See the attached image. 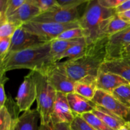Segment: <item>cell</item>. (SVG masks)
I'll list each match as a JSON object with an SVG mask.
<instances>
[{
  "label": "cell",
  "mask_w": 130,
  "mask_h": 130,
  "mask_svg": "<svg viewBox=\"0 0 130 130\" xmlns=\"http://www.w3.org/2000/svg\"><path fill=\"white\" fill-rule=\"evenodd\" d=\"M53 63L50 55V42L17 52H10L0 62V76L10 71L29 69L43 72Z\"/></svg>",
  "instance_id": "6da1fadb"
},
{
  "label": "cell",
  "mask_w": 130,
  "mask_h": 130,
  "mask_svg": "<svg viewBox=\"0 0 130 130\" xmlns=\"http://www.w3.org/2000/svg\"><path fill=\"white\" fill-rule=\"evenodd\" d=\"M108 37L88 44L86 52L81 57L63 62L67 72L76 81L90 76L97 77L102 65L106 60Z\"/></svg>",
  "instance_id": "7a4b0ae2"
},
{
  "label": "cell",
  "mask_w": 130,
  "mask_h": 130,
  "mask_svg": "<svg viewBox=\"0 0 130 130\" xmlns=\"http://www.w3.org/2000/svg\"><path fill=\"white\" fill-rule=\"evenodd\" d=\"M116 14V9L102 6L99 0H91L86 3L79 22L87 44L107 37L104 34L105 28L112 18Z\"/></svg>",
  "instance_id": "3957f363"
},
{
  "label": "cell",
  "mask_w": 130,
  "mask_h": 130,
  "mask_svg": "<svg viewBox=\"0 0 130 130\" xmlns=\"http://www.w3.org/2000/svg\"><path fill=\"white\" fill-rule=\"evenodd\" d=\"M36 85L37 108L40 116V124H50L57 91L44 73L32 71Z\"/></svg>",
  "instance_id": "277c9868"
},
{
  "label": "cell",
  "mask_w": 130,
  "mask_h": 130,
  "mask_svg": "<svg viewBox=\"0 0 130 130\" xmlns=\"http://www.w3.org/2000/svg\"><path fill=\"white\" fill-rule=\"evenodd\" d=\"M22 27L29 32L43 38L46 41L50 42L55 39L65 30L80 27V25L79 20L66 24L30 21L24 24Z\"/></svg>",
  "instance_id": "5b68a950"
},
{
  "label": "cell",
  "mask_w": 130,
  "mask_h": 130,
  "mask_svg": "<svg viewBox=\"0 0 130 130\" xmlns=\"http://www.w3.org/2000/svg\"><path fill=\"white\" fill-rule=\"evenodd\" d=\"M41 72L46 75L50 84L57 92L65 94L74 92L75 81L69 76L63 62L52 63Z\"/></svg>",
  "instance_id": "8992f818"
},
{
  "label": "cell",
  "mask_w": 130,
  "mask_h": 130,
  "mask_svg": "<svg viewBox=\"0 0 130 130\" xmlns=\"http://www.w3.org/2000/svg\"><path fill=\"white\" fill-rule=\"evenodd\" d=\"M36 85L33 76V72L30 71L24 77L18 90L16 104L19 112L30 109L32 104L36 100Z\"/></svg>",
  "instance_id": "52a82bcc"
},
{
  "label": "cell",
  "mask_w": 130,
  "mask_h": 130,
  "mask_svg": "<svg viewBox=\"0 0 130 130\" xmlns=\"http://www.w3.org/2000/svg\"><path fill=\"white\" fill-rule=\"evenodd\" d=\"M80 18L81 16L79 12L78 7L60 6L52 11L41 13L31 21L66 24L78 21Z\"/></svg>",
  "instance_id": "ba28073f"
},
{
  "label": "cell",
  "mask_w": 130,
  "mask_h": 130,
  "mask_svg": "<svg viewBox=\"0 0 130 130\" xmlns=\"http://www.w3.org/2000/svg\"><path fill=\"white\" fill-rule=\"evenodd\" d=\"M92 101L125 119L129 113L130 108L121 102L112 93L104 90L98 89Z\"/></svg>",
  "instance_id": "9c48e42d"
},
{
  "label": "cell",
  "mask_w": 130,
  "mask_h": 130,
  "mask_svg": "<svg viewBox=\"0 0 130 130\" xmlns=\"http://www.w3.org/2000/svg\"><path fill=\"white\" fill-rule=\"evenodd\" d=\"M47 42L43 38L29 32L20 26L11 37V46L8 53L22 50Z\"/></svg>",
  "instance_id": "30bf717a"
},
{
  "label": "cell",
  "mask_w": 130,
  "mask_h": 130,
  "mask_svg": "<svg viewBox=\"0 0 130 130\" xmlns=\"http://www.w3.org/2000/svg\"><path fill=\"white\" fill-rule=\"evenodd\" d=\"M76 114L70 107L67 94L57 92L52 116L51 125L58 123H70L74 120Z\"/></svg>",
  "instance_id": "8fae6325"
},
{
  "label": "cell",
  "mask_w": 130,
  "mask_h": 130,
  "mask_svg": "<svg viewBox=\"0 0 130 130\" xmlns=\"http://www.w3.org/2000/svg\"><path fill=\"white\" fill-rule=\"evenodd\" d=\"M130 44V26L108 37L106 60L121 58L123 48Z\"/></svg>",
  "instance_id": "7c38bea8"
},
{
  "label": "cell",
  "mask_w": 130,
  "mask_h": 130,
  "mask_svg": "<svg viewBox=\"0 0 130 130\" xmlns=\"http://www.w3.org/2000/svg\"><path fill=\"white\" fill-rule=\"evenodd\" d=\"M41 13L40 10L35 5L29 0L25 3L11 13L8 20L20 27L25 23L32 20L34 18Z\"/></svg>",
  "instance_id": "4fadbf2b"
},
{
  "label": "cell",
  "mask_w": 130,
  "mask_h": 130,
  "mask_svg": "<svg viewBox=\"0 0 130 130\" xmlns=\"http://www.w3.org/2000/svg\"><path fill=\"white\" fill-rule=\"evenodd\" d=\"M128 84H130L129 81L121 76L101 70H99L96 77L97 88L112 93L119 86Z\"/></svg>",
  "instance_id": "5bb4252c"
},
{
  "label": "cell",
  "mask_w": 130,
  "mask_h": 130,
  "mask_svg": "<svg viewBox=\"0 0 130 130\" xmlns=\"http://www.w3.org/2000/svg\"><path fill=\"white\" fill-rule=\"evenodd\" d=\"M100 70L119 75L130 83V57L105 60Z\"/></svg>",
  "instance_id": "9a60e30c"
},
{
  "label": "cell",
  "mask_w": 130,
  "mask_h": 130,
  "mask_svg": "<svg viewBox=\"0 0 130 130\" xmlns=\"http://www.w3.org/2000/svg\"><path fill=\"white\" fill-rule=\"evenodd\" d=\"M40 116L37 109H29L15 119L12 130H39Z\"/></svg>",
  "instance_id": "2e32d148"
},
{
  "label": "cell",
  "mask_w": 130,
  "mask_h": 130,
  "mask_svg": "<svg viewBox=\"0 0 130 130\" xmlns=\"http://www.w3.org/2000/svg\"><path fill=\"white\" fill-rule=\"evenodd\" d=\"M67 98L71 110L76 115L81 116L85 113L91 112L97 105L92 100L75 92L67 94Z\"/></svg>",
  "instance_id": "e0dca14e"
},
{
  "label": "cell",
  "mask_w": 130,
  "mask_h": 130,
  "mask_svg": "<svg viewBox=\"0 0 130 130\" xmlns=\"http://www.w3.org/2000/svg\"><path fill=\"white\" fill-rule=\"evenodd\" d=\"M92 112L114 130H119L126 123L125 119L99 105H96Z\"/></svg>",
  "instance_id": "ac0fdd59"
},
{
  "label": "cell",
  "mask_w": 130,
  "mask_h": 130,
  "mask_svg": "<svg viewBox=\"0 0 130 130\" xmlns=\"http://www.w3.org/2000/svg\"><path fill=\"white\" fill-rule=\"evenodd\" d=\"M98 90L96 77L90 76L77 81L74 83V92L92 100Z\"/></svg>",
  "instance_id": "d6986e66"
},
{
  "label": "cell",
  "mask_w": 130,
  "mask_h": 130,
  "mask_svg": "<svg viewBox=\"0 0 130 130\" xmlns=\"http://www.w3.org/2000/svg\"><path fill=\"white\" fill-rule=\"evenodd\" d=\"M82 38L73 40L53 39L50 41V55L53 62H60V58L70 47L81 41Z\"/></svg>",
  "instance_id": "ffe728a7"
},
{
  "label": "cell",
  "mask_w": 130,
  "mask_h": 130,
  "mask_svg": "<svg viewBox=\"0 0 130 130\" xmlns=\"http://www.w3.org/2000/svg\"><path fill=\"white\" fill-rule=\"evenodd\" d=\"M129 22L122 19L118 16V14H116L112 18L111 20L108 23L105 28L104 34L105 36L109 37L122 31L124 29L129 27Z\"/></svg>",
  "instance_id": "44dd1931"
},
{
  "label": "cell",
  "mask_w": 130,
  "mask_h": 130,
  "mask_svg": "<svg viewBox=\"0 0 130 130\" xmlns=\"http://www.w3.org/2000/svg\"><path fill=\"white\" fill-rule=\"evenodd\" d=\"M87 46L88 44L85 40V38H83L81 41L70 47L64 53H63L60 58V60L66 58L70 60L74 59L81 57L86 52Z\"/></svg>",
  "instance_id": "7402d4cb"
},
{
  "label": "cell",
  "mask_w": 130,
  "mask_h": 130,
  "mask_svg": "<svg viewBox=\"0 0 130 130\" xmlns=\"http://www.w3.org/2000/svg\"><path fill=\"white\" fill-rule=\"evenodd\" d=\"M15 119L6 105L0 108V130H12Z\"/></svg>",
  "instance_id": "603a6c76"
},
{
  "label": "cell",
  "mask_w": 130,
  "mask_h": 130,
  "mask_svg": "<svg viewBox=\"0 0 130 130\" xmlns=\"http://www.w3.org/2000/svg\"><path fill=\"white\" fill-rule=\"evenodd\" d=\"M81 116L96 130H114L108 126L103 121H102L92 112L82 114Z\"/></svg>",
  "instance_id": "cb8c5ba5"
},
{
  "label": "cell",
  "mask_w": 130,
  "mask_h": 130,
  "mask_svg": "<svg viewBox=\"0 0 130 130\" xmlns=\"http://www.w3.org/2000/svg\"><path fill=\"white\" fill-rule=\"evenodd\" d=\"M112 94L121 102L130 108V84L119 86L113 91Z\"/></svg>",
  "instance_id": "d4e9b609"
},
{
  "label": "cell",
  "mask_w": 130,
  "mask_h": 130,
  "mask_svg": "<svg viewBox=\"0 0 130 130\" xmlns=\"http://www.w3.org/2000/svg\"><path fill=\"white\" fill-rule=\"evenodd\" d=\"M19 27V26L10 22L8 19L0 20V38H11Z\"/></svg>",
  "instance_id": "484cf974"
},
{
  "label": "cell",
  "mask_w": 130,
  "mask_h": 130,
  "mask_svg": "<svg viewBox=\"0 0 130 130\" xmlns=\"http://www.w3.org/2000/svg\"><path fill=\"white\" fill-rule=\"evenodd\" d=\"M40 10L41 13L60 7L57 0H29Z\"/></svg>",
  "instance_id": "4316f807"
},
{
  "label": "cell",
  "mask_w": 130,
  "mask_h": 130,
  "mask_svg": "<svg viewBox=\"0 0 130 130\" xmlns=\"http://www.w3.org/2000/svg\"><path fill=\"white\" fill-rule=\"evenodd\" d=\"M84 38L83 29L81 27L70 29L60 34L55 39H62V40H73Z\"/></svg>",
  "instance_id": "83f0119b"
},
{
  "label": "cell",
  "mask_w": 130,
  "mask_h": 130,
  "mask_svg": "<svg viewBox=\"0 0 130 130\" xmlns=\"http://www.w3.org/2000/svg\"><path fill=\"white\" fill-rule=\"evenodd\" d=\"M70 128L71 130H96L81 115H76L74 120L70 123Z\"/></svg>",
  "instance_id": "f1b7e54d"
},
{
  "label": "cell",
  "mask_w": 130,
  "mask_h": 130,
  "mask_svg": "<svg viewBox=\"0 0 130 130\" xmlns=\"http://www.w3.org/2000/svg\"><path fill=\"white\" fill-rule=\"evenodd\" d=\"M11 38H0V62L5 58L10 50Z\"/></svg>",
  "instance_id": "f546056e"
},
{
  "label": "cell",
  "mask_w": 130,
  "mask_h": 130,
  "mask_svg": "<svg viewBox=\"0 0 130 130\" xmlns=\"http://www.w3.org/2000/svg\"><path fill=\"white\" fill-rule=\"evenodd\" d=\"M8 78L6 76V74L1 76V83H0V108L5 106L7 101L6 93H5V85Z\"/></svg>",
  "instance_id": "4dcf8cb0"
},
{
  "label": "cell",
  "mask_w": 130,
  "mask_h": 130,
  "mask_svg": "<svg viewBox=\"0 0 130 130\" xmlns=\"http://www.w3.org/2000/svg\"><path fill=\"white\" fill-rule=\"evenodd\" d=\"M25 1L26 0H9L7 10L6 12V18L8 17L15 10L20 7Z\"/></svg>",
  "instance_id": "1f68e13d"
},
{
  "label": "cell",
  "mask_w": 130,
  "mask_h": 130,
  "mask_svg": "<svg viewBox=\"0 0 130 130\" xmlns=\"http://www.w3.org/2000/svg\"><path fill=\"white\" fill-rule=\"evenodd\" d=\"M62 7H79L80 5L88 3L91 0H57Z\"/></svg>",
  "instance_id": "d6a6232c"
},
{
  "label": "cell",
  "mask_w": 130,
  "mask_h": 130,
  "mask_svg": "<svg viewBox=\"0 0 130 130\" xmlns=\"http://www.w3.org/2000/svg\"><path fill=\"white\" fill-rule=\"evenodd\" d=\"M128 0H99L102 6L107 8L116 9Z\"/></svg>",
  "instance_id": "836d02e7"
},
{
  "label": "cell",
  "mask_w": 130,
  "mask_h": 130,
  "mask_svg": "<svg viewBox=\"0 0 130 130\" xmlns=\"http://www.w3.org/2000/svg\"><path fill=\"white\" fill-rule=\"evenodd\" d=\"M9 0H0V20L7 19L6 12Z\"/></svg>",
  "instance_id": "e575fe53"
},
{
  "label": "cell",
  "mask_w": 130,
  "mask_h": 130,
  "mask_svg": "<svg viewBox=\"0 0 130 130\" xmlns=\"http://www.w3.org/2000/svg\"><path fill=\"white\" fill-rule=\"evenodd\" d=\"M53 130H71L69 123H58L52 125Z\"/></svg>",
  "instance_id": "d590c367"
},
{
  "label": "cell",
  "mask_w": 130,
  "mask_h": 130,
  "mask_svg": "<svg viewBox=\"0 0 130 130\" xmlns=\"http://www.w3.org/2000/svg\"><path fill=\"white\" fill-rule=\"evenodd\" d=\"M128 10H130V0H128L125 3H124L123 5L116 8L117 13H119L123 12V11H126Z\"/></svg>",
  "instance_id": "8d00e7d4"
},
{
  "label": "cell",
  "mask_w": 130,
  "mask_h": 130,
  "mask_svg": "<svg viewBox=\"0 0 130 130\" xmlns=\"http://www.w3.org/2000/svg\"><path fill=\"white\" fill-rule=\"evenodd\" d=\"M117 14L122 19L130 23V10H126V11H123V12L119 13Z\"/></svg>",
  "instance_id": "74e56055"
},
{
  "label": "cell",
  "mask_w": 130,
  "mask_h": 130,
  "mask_svg": "<svg viewBox=\"0 0 130 130\" xmlns=\"http://www.w3.org/2000/svg\"><path fill=\"white\" fill-rule=\"evenodd\" d=\"M130 57V44L123 49L121 52V57Z\"/></svg>",
  "instance_id": "f35d334b"
},
{
  "label": "cell",
  "mask_w": 130,
  "mask_h": 130,
  "mask_svg": "<svg viewBox=\"0 0 130 130\" xmlns=\"http://www.w3.org/2000/svg\"><path fill=\"white\" fill-rule=\"evenodd\" d=\"M39 130H53V128L50 124H40Z\"/></svg>",
  "instance_id": "ab89813d"
},
{
  "label": "cell",
  "mask_w": 130,
  "mask_h": 130,
  "mask_svg": "<svg viewBox=\"0 0 130 130\" xmlns=\"http://www.w3.org/2000/svg\"><path fill=\"white\" fill-rule=\"evenodd\" d=\"M119 130H130V124L129 122L126 121V123L119 129Z\"/></svg>",
  "instance_id": "60d3db41"
},
{
  "label": "cell",
  "mask_w": 130,
  "mask_h": 130,
  "mask_svg": "<svg viewBox=\"0 0 130 130\" xmlns=\"http://www.w3.org/2000/svg\"><path fill=\"white\" fill-rule=\"evenodd\" d=\"M126 121L129 122V124H130V110H129V114H128V117H127V118H126Z\"/></svg>",
  "instance_id": "b9f144b4"
}]
</instances>
